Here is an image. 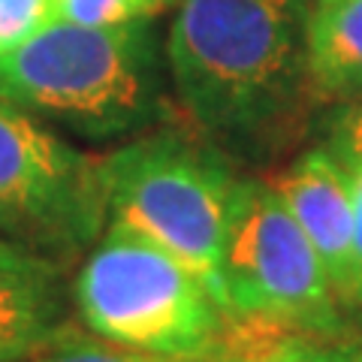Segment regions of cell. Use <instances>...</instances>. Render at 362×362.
<instances>
[{
  "instance_id": "6",
  "label": "cell",
  "mask_w": 362,
  "mask_h": 362,
  "mask_svg": "<svg viewBox=\"0 0 362 362\" xmlns=\"http://www.w3.org/2000/svg\"><path fill=\"white\" fill-rule=\"evenodd\" d=\"M106 214L97 160L0 97V218L6 230L88 242Z\"/></svg>"
},
{
  "instance_id": "4",
  "label": "cell",
  "mask_w": 362,
  "mask_h": 362,
  "mask_svg": "<svg viewBox=\"0 0 362 362\" xmlns=\"http://www.w3.org/2000/svg\"><path fill=\"white\" fill-rule=\"evenodd\" d=\"M76 305L90 332L151 356H214L223 308L173 254L112 221L76 278Z\"/></svg>"
},
{
  "instance_id": "11",
  "label": "cell",
  "mask_w": 362,
  "mask_h": 362,
  "mask_svg": "<svg viewBox=\"0 0 362 362\" xmlns=\"http://www.w3.org/2000/svg\"><path fill=\"white\" fill-rule=\"evenodd\" d=\"M58 18V0H0V58L21 49Z\"/></svg>"
},
{
  "instance_id": "8",
  "label": "cell",
  "mask_w": 362,
  "mask_h": 362,
  "mask_svg": "<svg viewBox=\"0 0 362 362\" xmlns=\"http://www.w3.org/2000/svg\"><path fill=\"white\" fill-rule=\"evenodd\" d=\"M64 332V290L54 263L0 239V362L30 359Z\"/></svg>"
},
{
  "instance_id": "1",
  "label": "cell",
  "mask_w": 362,
  "mask_h": 362,
  "mask_svg": "<svg viewBox=\"0 0 362 362\" xmlns=\"http://www.w3.org/2000/svg\"><path fill=\"white\" fill-rule=\"evenodd\" d=\"M308 0H181L166 58L181 109L218 148L269 154L314 103Z\"/></svg>"
},
{
  "instance_id": "15",
  "label": "cell",
  "mask_w": 362,
  "mask_h": 362,
  "mask_svg": "<svg viewBox=\"0 0 362 362\" xmlns=\"http://www.w3.org/2000/svg\"><path fill=\"white\" fill-rule=\"evenodd\" d=\"M160 4L166 6V4H181V0H160Z\"/></svg>"
},
{
  "instance_id": "12",
  "label": "cell",
  "mask_w": 362,
  "mask_h": 362,
  "mask_svg": "<svg viewBox=\"0 0 362 362\" xmlns=\"http://www.w3.org/2000/svg\"><path fill=\"white\" fill-rule=\"evenodd\" d=\"M28 362H190V359H166L151 356L142 350H130L121 344H103V341H85V338H64V332L54 341L33 354Z\"/></svg>"
},
{
  "instance_id": "3",
  "label": "cell",
  "mask_w": 362,
  "mask_h": 362,
  "mask_svg": "<svg viewBox=\"0 0 362 362\" xmlns=\"http://www.w3.org/2000/svg\"><path fill=\"white\" fill-rule=\"evenodd\" d=\"M0 97L37 109L88 136L148 124L160 106V70L145 21L82 28L54 18L0 58Z\"/></svg>"
},
{
  "instance_id": "9",
  "label": "cell",
  "mask_w": 362,
  "mask_h": 362,
  "mask_svg": "<svg viewBox=\"0 0 362 362\" xmlns=\"http://www.w3.org/2000/svg\"><path fill=\"white\" fill-rule=\"evenodd\" d=\"M305 45L314 97H362V0H308Z\"/></svg>"
},
{
  "instance_id": "7",
  "label": "cell",
  "mask_w": 362,
  "mask_h": 362,
  "mask_svg": "<svg viewBox=\"0 0 362 362\" xmlns=\"http://www.w3.org/2000/svg\"><path fill=\"white\" fill-rule=\"evenodd\" d=\"M302 226L338 299L354 287V181L332 148H314L284 175L266 181Z\"/></svg>"
},
{
  "instance_id": "5",
  "label": "cell",
  "mask_w": 362,
  "mask_h": 362,
  "mask_svg": "<svg viewBox=\"0 0 362 362\" xmlns=\"http://www.w3.org/2000/svg\"><path fill=\"white\" fill-rule=\"evenodd\" d=\"M335 290L302 226L266 181H239L223 251V314L311 320Z\"/></svg>"
},
{
  "instance_id": "10",
  "label": "cell",
  "mask_w": 362,
  "mask_h": 362,
  "mask_svg": "<svg viewBox=\"0 0 362 362\" xmlns=\"http://www.w3.org/2000/svg\"><path fill=\"white\" fill-rule=\"evenodd\" d=\"M160 0H58V18L82 28H121L151 18Z\"/></svg>"
},
{
  "instance_id": "2",
  "label": "cell",
  "mask_w": 362,
  "mask_h": 362,
  "mask_svg": "<svg viewBox=\"0 0 362 362\" xmlns=\"http://www.w3.org/2000/svg\"><path fill=\"white\" fill-rule=\"evenodd\" d=\"M106 211L173 254L223 308V251L235 187L221 148L181 130L142 136L97 160Z\"/></svg>"
},
{
  "instance_id": "13",
  "label": "cell",
  "mask_w": 362,
  "mask_h": 362,
  "mask_svg": "<svg viewBox=\"0 0 362 362\" xmlns=\"http://www.w3.org/2000/svg\"><path fill=\"white\" fill-rule=\"evenodd\" d=\"M332 151L341 157L347 166L350 163H362V103H356L344 115V121L338 124Z\"/></svg>"
},
{
  "instance_id": "14",
  "label": "cell",
  "mask_w": 362,
  "mask_h": 362,
  "mask_svg": "<svg viewBox=\"0 0 362 362\" xmlns=\"http://www.w3.org/2000/svg\"><path fill=\"white\" fill-rule=\"evenodd\" d=\"M354 181V287L350 302H362V163H350Z\"/></svg>"
},
{
  "instance_id": "16",
  "label": "cell",
  "mask_w": 362,
  "mask_h": 362,
  "mask_svg": "<svg viewBox=\"0 0 362 362\" xmlns=\"http://www.w3.org/2000/svg\"><path fill=\"white\" fill-rule=\"evenodd\" d=\"M0 230H6V223H4V218H0Z\"/></svg>"
}]
</instances>
